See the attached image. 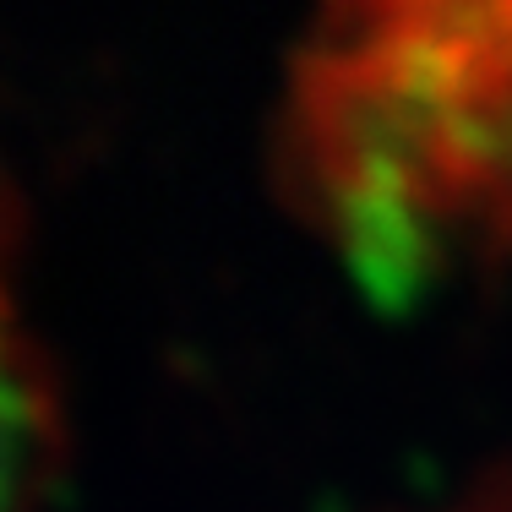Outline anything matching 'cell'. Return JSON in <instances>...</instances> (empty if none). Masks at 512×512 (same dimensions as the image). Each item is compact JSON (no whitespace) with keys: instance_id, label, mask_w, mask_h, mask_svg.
<instances>
[{"instance_id":"1","label":"cell","mask_w":512,"mask_h":512,"mask_svg":"<svg viewBox=\"0 0 512 512\" xmlns=\"http://www.w3.org/2000/svg\"><path fill=\"white\" fill-rule=\"evenodd\" d=\"M273 180L382 306L512 262V0H306Z\"/></svg>"},{"instance_id":"2","label":"cell","mask_w":512,"mask_h":512,"mask_svg":"<svg viewBox=\"0 0 512 512\" xmlns=\"http://www.w3.org/2000/svg\"><path fill=\"white\" fill-rule=\"evenodd\" d=\"M420 512H512V458L480 469L463 491L442 496L436 507H420Z\"/></svg>"}]
</instances>
